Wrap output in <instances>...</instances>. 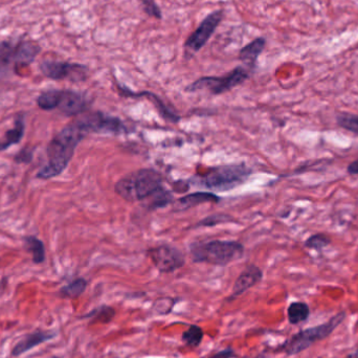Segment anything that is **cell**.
<instances>
[{"label":"cell","mask_w":358,"mask_h":358,"mask_svg":"<svg viewBox=\"0 0 358 358\" xmlns=\"http://www.w3.org/2000/svg\"><path fill=\"white\" fill-rule=\"evenodd\" d=\"M87 134L78 119L63 128L48 144V163L38 172L37 178L50 179L60 176L71 163L78 145Z\"/></svg>","instance_id":"1"},{"label":"cell","mask_w":358,"mask_h":358,"mask_svg":"<svg viewBox=\"0 0 358 358\" xmlns=\"http://www.w3.org/2000/svg\"><path fill=\"white\" fill-rule=\"evenodd\" d=\"M163 185V176L151 169H142L127 174L115 183V193L126 201L136 202L147 199L159 191Z\"/></svg>","instance_id":"2"},{"label":"cell","mask_w":358,"mask_h":358,"mask_svg":"<svg viewBox=\"0 0 358 358\" xmlns=\"http://www.w3.org/2000/svg\"><path fill=\"white\" fill-rule=\"evenodd\" d=\"M244 248L237 241L212 240L192 244L191 257L193 262L225 266L243 257Z\"/></svg>","instance_id":"3"},{"label":"cell","mask_w":358,"mask_h":358,"mask_svg":"<svg viewBox=\"0 0 358 358\" xmlns=\"http://www.w3.org/2000/svg\"><path fill=\"white\" fill-rule=\"evenodd\" d=\"M41 48L31 40L0 41V77L34 62Z\"/></svg>","instance_id":"4"},{"label":"cell","mask_w":358,"mask_h":358,"mask_svg":"<svg viewBox=\"0 0 358 358\" xmlns=\"http://www.w3.org/2000/svg\"><path fill=\"white\" fill-rule=\"evenodd\" d=\"M37 104L42 110L58 109L67 117L81 115L90 106L86 94L73 90H50L42 92L37 99Z\"/></svg>","instance_id":"5"},{"label":"cell","mask_w":358,"mask_h":358,"mask_svg":"<svg viewBox=\"0 0 358 358\" xmlns=\"http://www.w3.org/2000/svg\"><path fill=\"white\" fill-rule=\"evenodd\" d=\"M345 317H346V313L343 311L332 317L327 323L302 330L292 336L283 346L280 347L279 350L287 355H296L303 352L315 343L328 338L342 324Z\"/></svg>","instance_id":"6"},{"label":"cell","mask_w":358,"mask_h":358,"mask_svg":"<svg viewBox=\"0 0 358 358\" xmlns=\"http://www.w3.org/2000/svg\"><path fill=\"white\" fill-rule=\"evenodd\" d=\"M252 174V170L244 164L227 165L214 168L206 172L200 182L206 189L214 191H227L241 185Z\"/></svg>","instance_id":"7"},{"label":"cell","mask_w":358,"mask_h":358,"mask_svg":"<svg viewBox=\"0 0 358 358\" xmlns=\"http://www.w3.org/2000/svg\"><path fill=\"white\" fill-rule=\"evenodd\" d=\"M248 71L244 67L238 66L224 77H203L189 84L185 90L195 92L198 90H208L213 94H221L241 85L248 79Z\"/></svg>","instance_id":"8"},{"label":"cell","mask_w":358,"mask_h":358,"mask_svg":"<svg viewBox=\"0 0 358 358\" xmlns=\"http://www.w3.org/2000/svg\"><path fill=\"white\" fill-rule=\"evenodd\" d=\"M40 71L48 79L69 80L71 82L85 81L88 77V67L79 63L64 61L45 60L40 64Z\"/></svg>","instance_id":"9"},{"label":"cell","mask_w":358,"mask_h":358,"mask_svg":"<svg viewBox=\"0 0 358 358\" xmlns=\"http://www.w3.org/2000/svg\"><path fill=\"white\" fill-rule=\"evenodd\" d=\"M223 18V10L210 13L198 25L197 29L187 38L185 42V52L194 55L199 52L212 38Z\"/></svg>","instance_id":"10"},{"label":"cell","mask_w":358,"mask_h":358,"mask_svg":"<svg viewBox=\"0 0 358 358\" xmlns=\"http://www.w3.org/2000/svg\"><path fill=\"white\" fill-rule=\"evenodd\" d=\"M80 123L85 128L87 134H123L128 132L127 127L122 120L110 117L103 113H84L79 117Z\"/></svg>","instance_id":"11"},{"label":"cell","mask_w":358,"mask_h":358,"mask_svg":"<svg viewBox=\"0 0 358 358\" xmlns=\"http://www.w3.org/2000/svg\"><path fill=\"white\" fill-rule=\"evenodd\" d=\"M148 256L155 266L163 273H174L185 263V255L174 246L159 245L151 248L148 250Z\"/></svg>","instance_id":"12"},{"label":"cell","mask_w":358,"mask_h":358,"mask_svg":"<svg viewBox=\"0 0 358 358\" xmlns=\"http://www.w3.org/2000/svg\"><path fill=\"white\" fill-rule=\"evenodd\" d=\"M262 278L263 271L256 265H250V266L246 267L236 280L233 286V292H231V296H229L227 302H231L238 296L243 294L244 292H248L250 288L254 287L262 280Z\"/></svg>","instance_id":"13"},{"label":"cell","mask_w":358,"mask_h":358,"mask_svg":"<svg viewBox=\"0 0 358 358\" xmlns=\"http://www.w3.org/2000/svg\"><path fill=\"white\" fill-rule=\"evenodd\" d=\"M56 336L57 331L55 330H36L31 334H27L22 340L19 341L18 344L13 348L12 355L13 357H20L39 345L54 340Z\"/></svg>","instance_id":"14"},{"label":"cell","mask_w":358,"mask_h":358,"mask_svg":"<svg viewBox=\"0 0 358 358\" xmlns=\"http://www.w3.org/2000/svg\"><path fill=\"white\" fill-rule=\"evenodd\" d=\"M265 46H266V39L264 37L256 38L240 50V61L248 65L250 69H254Z\"/></svg>","instance_id":"15"},{"label":"cell","mask_w":358,"mask_h":358,"mask_svg":"<svg viewBox=\"0 0 358 358\" xmlns=\"http://www.w3.org/2000/svg\"><path fill=\"white\" fill-rule=\"evenodd\" d=\"M24 115H17L14 122V127L6 132L3 136V140H0V152L10 148L13 145L19 144L22 140L23 134H24Z\"/></svg>","instance_id":"16"},{"label":"cell","mask_w":358,"mask_h":358,"mask_svg":"<svg viewBox=\"0 0 358 358\" xmlns=\"http://www.w3.org/2000/svg\"><path fill=\"white\" fill-rule=\"evenodd\" d=\"M220 198L212 193L206 192H197V193L189 194L185 197L179 198L176 202V210H185L194 208L200 203L206 202H218Z\"/></svg>","instance_id":"17"},{"label":"cell","mask_w":358,"mask_h":358,"mask_svg":"<svg viewBox=\"0 0 358 358\" xmlns=\"http://www.w3.org/2000/svg\"><path fill=\"white\" fill-rule=\"evenodd\" d=\"M310 315V309L308 305L304 302H292L287 308L288 322L292 325L306 322Z\"/></svg>","instance_id":"18"},{"label":"cell","mask_w":358,"mask_h":358,"mask_svg":"<svg viewBox=\"0 0 358 358\" xmlns=\"http://www.w3.org/2000/svg\"><path fill=\"white\" fill-rule=\"evenodd\" d=\"M120 92H122V94H126L127 96H147V98L152 100V102L157 105V108L159 109L162 113H163V117H165L166 120H169L171 122H178L179 117L178 115H174V113H170L168 110L167 107L164 105V103L157 98L155 94H150V92H141V94H134V92H130L127 88L123 87V86H119Z\"/></svg>","instance_id":"19"},{"label":"cell","mask_w":358,"mask_h":358,"mask_svg":"<svg viewBox=\"0 0 358 358\" xmlns=\"http://www.w3.org/2000/svg\"><path fill=\"white\" fill-rule=\"evenodd\" d=\"M25 248L33 255V261L36 264L43 263L45 260V248L43 242L34 236L24 238Z\"/></svg>","instance_id":"20"},{"label":"cell","mask_w":358,"mask_h":358,"mask_svg":"<svg viewBox=\"0 0 358 358\" xmlns=\"http://www.w3.org/2000/svg\"><path fill=\"white\" fill-rule=\"evenodd\" d=\"M203 338L204 332L201 327L197 325H189L181 336V341L189 348H197L201 344Z\"/></svg>","instance_id":"21"},{"label":"cell","mask_w":358,"mask_h":358,"mask_svg":"<svg viewBox=\"0 0 358 358\" xmlns=\"http://www.w3.org/2000/svg\"><path fill=\"white\" fill-rule=\"evenodd\" d=\"M87 287V281L83 278L76 279L75 281L65 285L64 287L61 288L59 294L62 298L66 299H77L83 294Z\"/></svg>","instance_id":"22"},{"label":"cell","mask_w":358,"mask_h":358,"mask_svg":"<svg viewBox=\"0 0 358 358\" xmlns=\"http://www.w3.org/2000/svg\"><path fill=\"white\" fill-rule=\"evenodd\" d=\"M115 308L110 306H106V305H103V306L94 308L92 313L83 315L81 319H92L94 322H96V323L108 324L115 319Z\"/></svg>","instance_id":"23"},{"label":"cell","mask_w":358,"mask_h":358,"mask_svg":"<svg viewBox=\"0 0 358 358\" xmlns=\"http://www.w3.org/2000/svg\"><path fill=\"white\" fill-rule=\"evenodd\" d=\"M336 121L338 127L358 136V115L343 111L336 115Z\"/></svg>","instance_id":"24"},{"label":"cell","mask_w":358,"mask_h":358,"mask_svg":"<svg viewBox=\"0 0 358 358\" xmlns=\"http://www.w3.org/2000/svg\"><path fill=\"white\" fill-rule=\"evenodd\" d=\"M332 240L330 236L324 233L313 234L310 237L307 238L305 241V248L309 250H315L317 252H322L326 248L331 244Z\"/></svg>","instance_id":"25"},{"label":"cell","mask_w":358,"mask_h":358,"mask_svg":"<svg viewBox=\"0 0 358 358\" xmlns=\"http://www.w3.org/2000/svg\"><path fill=\"white\" fill-rule=\"evenodd\" d=\"M147 199H149V208H152V210L155 208H155H163V206L171 203L173 197H172V194L169 191H166L165 189L161 187L159 191L149 196Z\"/></svg>","instance_id":"26"},{"label":"cell","mask_w":358,"mask_h":358,"mask_svg":"<svg viewBox=\"0 0 358 358\" xmlns=\"http://www.w3.org/2000/svg\"><path fill=\"white\" fill-rule=\"evenodd\" d=\"M231 217L227 214H214L210 215L206 218L202 219L197 223V227H215L220 223L229 222Z\"/></svg>","instance_id":"27"},{"label":"cell","mask_w":358,"mask_h":358,"mask_svg":"<svg viewBox=\"0 0 358 358\" xmlns=\"http://www.w3.org/2000/svg\"><path fill=\"white\" fill-rule=\"evenodd\" d=\"M144 8L145 13L150 17H155V19L162 20L163 19V13H162L161 8L157 6L155 0H138Z\"/></svg>","instance_id":"28"},{"label":"cell","mask_w":358,"mask_h":358,"mask_svg":"<svg viewBox=\"0 0 358 358\" xmlns=\"http://www.w3.org/2000/svg\"><path fill=\"white\" fill-rule=\"evenodd\" d=\"M33 159V151L31 149H23L22 151L18 153L15 157V162L18 164L25 163L29 164Z\"/></svg>","instance_id":"29"},{"label":"cell","mask_w":358,"mask_h":358,"mask_svg":"<svg viewBox=\"0 0 358 358\" xmlns=\"http://www.w3.org/2000/svg\"><path fill=\"white\" fill-rule=\"evenodd\" d=\"M237 357L235 351L231 347H227V348L223 349V350L219 351V352L215 353L214 355L210 357H202V358H235Z\"/></svg>","instance_id":"30"},{"label":"cell","mask_w":358,"mask_h":358,"mask_svg":"<svg viewBox=\"0 0 358 358\" xmlns=\"http://www.w3.org/2000/svg\"><path fill=\"white\" fill-rule=\"evenodd\" d=\"M347 172L350 176H358V159L349 164L348 167H347Z\"/></svg>","instance_id":"31"},{"label":"cell","mask_w":358,"mask_h":358,"mask_svg":"<svg viewBox=\"0 0 358 358\" xmlns=\"http://www.w3.org/2000/svg\"><path fill=\"white\" fill-rule=\"evenodd\" d=\"M348 358H358V348L357 350L355 351V352L353 353V355H351L350 357H349Z\"/></svg>","instance_id":"32"}]
</instances>
